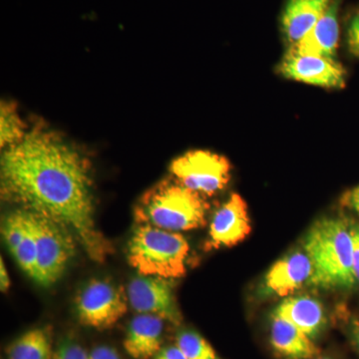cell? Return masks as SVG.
<instances>
[{
  "label": "cell",
  "instance_id": "cell-1",
  "mask_svg": "<svg viewBox=\"0 0 359 359\" xmlns=\"http://www.w3.org/2000/svg\"><path fill=\"white\" fill-rule=\"evenodd\" d=\"M0 179L2 199L65 226L92 261L110 256L112 245L95 221L88 161L60 135L33 127L4 151Z\"/></svg>",
  "mask_w": 359,
  "mask_h": 359
},
{
  "label": "cell",
  "instance_id": "cell-2",
  "mask_svg": "<svg viewBox=\"0 0 359 359\" xmlns=\"http://www.w3.org/2000/svg\"><path fill=\"white\" fill-rule=\"evenodd\" d=\"M304 248L313 264L311 285L351 289L358 283L353 271V226L346 219H318L309 229Z\"/></svg>",
  "mask_w": 359,
  "mask_h": 359
},
{
  "label": "cell",
  "instance_id": "cell-3",
  "mask_svg": "<svg viewBox=\"0 0 359 359\" xmlns=\"http://www.w3.org/2000/svg\"><path fill=\"white\" fill-rule=\"evenodd\" d=\"M208 210L209 204L201 194L179 182L163 181L142 196L134 216L139 224L180 233L204 226Z\"/></svg>",
  "mask_w": 359,
  "mask_h": 359
},
{
  "label": "cell",
  "instance_id": "cell-4",
  "mask_svg": "<svg viewBox=\"0 0 359 359\" xmlns=\"http://www.w3.org/2000/svg\"><path fill=\"white\" fill-rule=\"evenodd\" d=\"M190 245L182 233L139 224L130 238L129 264L140 275L173 280L186 273Z\"/></svg>",
  "mask_w": 359,
  "mask_h": 359
},
{
  "label": "cell",
  "instance_id": "cell-5",
  "mask_svg": "<svg viewBox=\"0 0 359 359\" xmlns=\"http://www.w3.org/2000/svg\"><path fill=\"white\" fill-rule=\"evenodd\" d=\"M26 212L36 242L37 276L35 282L43 287H49L65 273L68 264L74 257L78 242L73 233L61 224L36 212Z\"/></svg>",
  "mask_w": 359,
  "mask_h": 359
},
{
  "label": "cell",
  "instance_id": "cell-6",
  "mask_svg": "<svg viewBox=\"0 0 359 359\" xmlns=\"http://www.w3.org/2000/svg\"><path fill=\"white\" fill-rule=\"evenodd\" d=\"M170 170L177 182L202 196L223 190L231 178L228 159L210 151L187 152L172 162Z\"/></svg>",
  "mask_w": 359,
  "mask_h": 359
},
{
  "label": "cell",
  "instance_id": "cell-7",
  "mask_svg": "<svg viewBox=\"0 0 359 359\" xmlns=\"http://www.w3.org/2000/svg\"><path fill=\"white\" fill-rule=\"evenodd\" d=\"M124 290L106 280H93L78 294V318L86 327L103 330L115 325L128 311Z\"/></svg>",
  "mask_w": 359,
  "mask_h": 359
},
{
  "label": "cell",
  "instance_id": "cell-8",
  "mask_svg": "<svg viewBox=\"0 0 359 359\" xmlns=\"http://www.w3.org/2000/svg\"><path fill=\"white\" fill-rule=\"evenodd\" d=\"M126 294L137 313L154 314L175 325L181 323L173 285L168 278L139 275L129 283Z\"/></svg>",
  "mask_w": 359,
  "mask_h": 359
},
{
  "label": "cell",
  "instance_id": "cell-9",
  "mask_svg": "<svg viewBox=\"0 0 359 359\" xmlns=\"http://www.w3.org/2000/svg\"><path fill=\"white\" fill-rule=\"evenodd\" d=\"M250 231L247 204L238 194H231L212 217L205 250L233 247L243 242Z\"/></svg>",
  "mask_w": 359,
  "mask_h": 359
},
{
  "label": "cell",
  "instance_id": "cell-10",
  "mask_svg": "<svg viewBox=\"0 0 359 359\" xmlns=\"http://www.w3.org/2000/svg\"><path fill=\"white\" fill-rule=\"evenodd\" d=\"M283 76L327 88H341L346 70L334 59L304 55L289 51L280 65Z\"/></svg>",
  "mask_w": 359,
  "mask_h": 359
},
{
  "label": "cell",
  "instance_id": "cell-11",
  "mask_svg": "<svg viewBox=\"0 0 359 359\" xmlns=\"http://www.w3.org/2000/svg\"><path fill=\"white\" fill-rule=\"evenodd\" d=\"M313 264L306 252H294L276 262L264 278L269 292L287 297L311 282Z\"/></svg>",
  "mask_w": 359,
  "mask_h": 359
},
{
  "label": "cell",
  "instance_id": "cell-12",
  "mask_svg": "<svg viewBox=\"0 0 359 359\" xmlns=\"http://www.w3.org/2000/svg\"><path fill=\"white\" fill-rule=\"evenodd\" d=\"M339 0H332L323 18L290 51L304 55L334 59L339 40Z\"/></svg>",
  "mask_w": 359,
  "mask_h": 359
},
{
  "label": "cell",
  "instance_id": "cell-13",
  "mask_svg": "<svg viewBox=\"0 0 359 359\" xmlns=\"http://www.w3.org/2000/svg\"><path fill=\"white\" fill-rule=\"evenodd\" d=\"M164 320L154 314L139 313L129 323L124 348L134 359H149L162 349Z\"/></svg>",
  "mask_w": 359,
  "mask_h": 359
},
{
  "label": "cell",
  "instance_id": "cell-14",
  "mask_svg": "<svg viewBox=\"0 0 359 359\" xmlns=\"http://www.w3.org/2000/svg\"><path fill=\"white\" fill-rule=\"evenodd\" d=\"M332 0H287L283 14V32L289 43L301 41L323 18Z\"/></svg>",
  "mask_w": 359,
  "mask_h": 359
},
{
  "label": "cell",
  "instance_id": "cell-15",
  "mask_svg": "<svg viewBox=\"0 0 359 359\" xmlns=\"http://www.w3.org/2000/svg\"><path fill=\"white\" fill-rule=\"evenodd\" d=\"M271 344L285 359H314L320 354L313 339L275 313L271 318Z\"/></svg>",
  "mask_w": 359,
  "mask_h": 359
},
{
  "label": "cell",
  "instance_id": "cell-16",
  "mask_svg": "<svg viewBox=\"0 0 359 359\" xmlns=\"http://www.w3.org/2000/svg\"><path fill=\"white\" fill-rule=\"evenodd\" d=\"M273 313L289 320L311 339H316L327 325L323 304L309 295L285 299Z\"/></svg>",
  "mask_w": 359,
  "mask_h": 359
},
{
  "label": "cell",
  "instance_id": "cell-17",
  "mask_svg": "<svg viewBox=\"0 0 359 359\" xmlns=\"http://www.w3.org/2000/svg\"><path fill=\"white\" fill-rule=\"evenodd\" d=\"M8 359H52V337L49 328L28 330L11 342L6 351Z\"/></svg>",
  "mask_w": 359,
  "mask_h": 359
},
{
  "label": "cell",
  "instance_id": "cell-18",
  "mask_svg": "<svg viewBox=\"0 0 359 359\" xmlns=\"http://www.w3.org/2000/svg\"><path fill=\"white\" fill-rule=\"evenodd\" d=\"M26 125L21 120L15 104L2 101L0 105V146L8 148L25 138Z\"/></svg>",
  "mask_w": 359,
  "mask_h": 359
},
{
  "label": "cell",
  "instance_id": "cell-19",
  "mask_svg": "<svg viewBox=\"0 0 359 359\" xmlns=\"http://www.w3.org/2000/svg\"><path fill=\"white\" fill-rule=\"evenodd\" d=\"M176 346L187 359H221L207 339L193 330L180 332L177 335Z\"/></svg>",
  "mask_w": 359,
  "mask_h": 359
},
{
  "label": "cell",
  "instance_id": "cell-20",
  "mask_svg": "<svg viewBox=\"0 0 359 359\" xmlns=\"http://www.w3.org/2000/svg\"><path fill=\"white\" fill-rule=\"evenodd\" d=\"M27 216V212H26ZM28 222V217H27ZM16 263L23 271L32 278L36 280L37 276V249L34 235L28 222V230L22 242L11 252Z\"/></svg>",
  "mask_w": 359,
  "mask_h": 359
},
{
  "label": "cell",
  "instance_id": "cell-21",
  "mask_svg": "<svg viewBox=\"0 0 359 359\" xmlns=\"http://www.w3.org/2000/svg\"><path fill=\"white\" fill-rule=\"evenodd\" d=\"M52 359H88V353L76 342L66 340L58 347Z\"/></svg>",
  "mask_w": 359,
  "mask_h": 359
},
{
  "label": "cell",
  "instance_id": "cell-22",
  "mask_svg": "<svg viewBox=\"0 0 359 359\" xmlns=\"http://www.w3.org/2000/svg\"><path fill=\"white\" fill-rule=\"evenodd\" d=\"M347 44L354 56L359 57V13L353 16L347 28Z\"/></svg>",
  "mask_w": 359,
  "mask_h": 359
},
{
  "label": "cell",
  "instance_id": "cell-23",
  "mask_svg": "<svg viewBox=\"0 0 359 359\" xmlns=\"http://www.w3.org/2000/svg\"><path fill=\"white\" fill-rule=\"evenodd\" d=\"M340 205L359 217V186L344 193L340 199Z\"/></svg>",
  "mask_w": 359,
  "mask_h": 359
},
{
  "label": "cell",
  "instance_id": "cell-24",
  "mask_svg": "<svg viewBox=\"0 0 359 359\" xmlns=\"http://www.w3.org/2000/svg\"><path fill=\"white\" fill-rule=\"evenodd\" d=\"M88 359H121L113 347L107 346H97L88 353Z\"/></svg>",
  "mask_w": 359,
  "mask_h": 359
},
{
  "label": "cell",
  "instance_id": "cell-25",
  "mask_svg": "<svg viewBox=\"0 0 359 359\" xmlns=\"http://www.w3.org/2000/svg\"><path fill=\"white\" fill-rule=\"evenodd\" d=\"M353 271L356 283H359V224L353 226Z\"/></svg>",
  "mask_w": 359,
  "mask_h": 359
},
{
  "label": "cell",
  "instance_id": "cell-26",
  "mask_svg": "<svg viewBox=\"0 0 359 359\" xmlns=\"http://www.w3.org/2000/svg\"><path fill=\"white\" fill-rule=\"evenodd\" d=\"M155 359H187V358L180 351L178 346H173L161 349L159 353L156 354Z\"/></svg>",
  "mask_w": 359,
  "mask_h": 359
},
{
  "label": "cell",
  "instance_id": "cell-27",
  "mask_svg": "<svg viewBox=\"0 0 359 359\" xmlns=\"http://www.w3.org/2000/svg\"><path fill=\"white\" fill-rule=\"evenodd\" d=\"M11 287V278H9L8 271H7L6 264L4 259H0V290L2 292H6Z\"/></svg>",
  "mask_w": 359,
  "mask_h": 359
},
{
  "label": "cell",
  "instance_id": "cell-28",
  "mask_svg": "<svg viewBox=\"0 0 359 359\" xmlns=\"http://www.w3.org/2000/svg\"><path fill=\"white\" fill-rule=\"evenodd\" d=\"M349 337H351L354 347L359 351V320L353 321L349 328Z\"/></svg>",
  "mask_w": 359,
  "mask_h": 359
},
{
  "label": "cell",
  "instance_id": "cell-29",
  "mask_svg": "<svg viewBox=\"0 0 359 359\" xmlns=\"http://www.w3.org/2000/svg\"><path fill=\"white\" fill-rule=\"evenodd\" d=\"M314 359H332V358H328V356H327V358H314Z\"/></svg>",
  "mask_w": 359,
  "mask_h": 359
}]
</instances>
